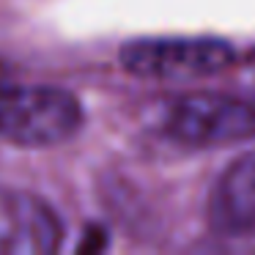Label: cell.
<instances>
[{"mask_svg":"<svg viewBox=\"0 0 255 255\" xmlns=\"http://www.w3.org/2000/svg\"><path fill=\"white\" fill-rule=\"evenodd\" d=\"M209 222L222 236L255 233V151L228 165L209 195Z\"/></svg>","mask_w":255,"mask_h":255,"instance_id":"5b68a950","label":"cell"},{"mask_svg":"<svg viewBox=\"0 0 255 255\" xmlns=\"http://www.w3.org/2000/svg\"><path fill=\"white\" fill-rule=\"evenodd\" d=\"M63 242V222L47 200L25 189L0 187V253L50 255Z\"/></svg>","mask_w":255,"mask_h":255,"instance_id":"277c9868","label":"cell"},{"mask_svg":"<svg viewBox=\"0 0 255 255\" xmlns=\"http://www.w3.org/2000/svg\"><path fill=\"white\" fill-rule=\"evenodd\" d=\"M162 132L189 148L244 143L255 137V105L225 94H189L165 110Z\"/></svg>","mask_w":255,"mask_h":255,"instance_id":"7a4b0ae2","label":"cell"},{"mask_svg":"<svg viewBox=\"0 0 255 255\" xmlns=\"http://www.w3.org/2000/svg\"><path fill=\"white\" fill-rule=\"evenodd\" d=\"M118 58L143 80H195L231 66L233 47L222 39H137L124 44Z\"/></svg>","mask_w":255,"mask_h":255,"instance_id":"3957f363","label":"cell"},{"mask_svg":"<svg viewBox=\"0 0 255 255\" xmlns=\"http://www.w3.org/2000/svg\"><path fill=\"white\" fill-rule=\"evenodd\" d=\"M83 127L77 96L50 85H0V137L22 148L66 143Z\"/></svg>","mask_w":255,"mask_h":255,"instance_id":"6da1fadb","label":"cell"}]
</instances>
